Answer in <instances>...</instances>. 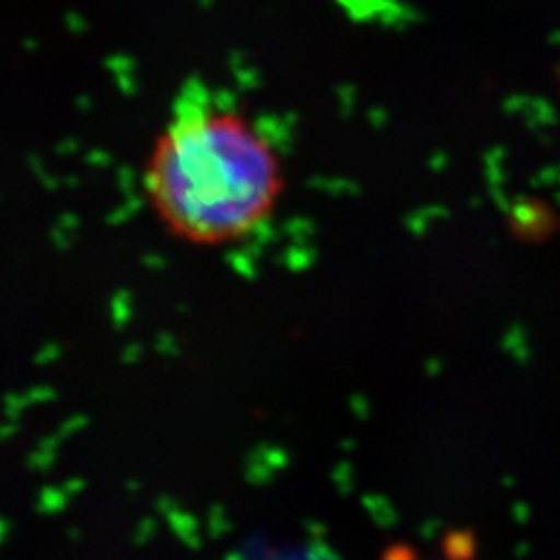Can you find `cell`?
Segmentation results:
<instances>
[{"label": "cell", "instance_id": "obj_1", "mask_svg": "<svg viewBox=\"0 0 560 560\" xmlns=\"http://www.w3.org/2000/svg\"><path fill=\"white\" fill-rule=\"evenodd\" d=\"M314 260H316V249L314 247H310V245L300 247V245H293V243L289 245V249L282 256L277 258L279 264H284L289 270H295V272L310 268Z\"/></svg>", "mask_w": 560, "mask_h": 560}, {"label": "cell", "instance_id": "obj_2", "mask_svg": "<svg viewBox=\"0 0 560 560\" xmlns=\"http://www.w3.org/2000/svg\"><path fill=\"white\" fill-rule=\"evenodd\" d=\"M67 492L60 488V490H55V488H42L40 490V499L36 502V513L38 515H50V513H59L65 509V504H67Z\"/></svg>", "mask_w": 560, "mask_h": 560}, {"label": "cell", "instance_id": "obj_3", "mask_svg": "<svg viewBox=\"0 0 560 560\" xmlns=\"http://www.w3.org/2000/svg\"><path fill=\"white\" fill-rule=\"evenodd\" d=\"M224 260H226V264H231L243 279L252 280L256 277L254 261H252L254 258H249L243 249H240V252H226V254H224Z\"/></svg>", "mask_w": 560, "mask_h": 560}, {"label": "cell", "instance_id": "obj_4", "mask_svg": "<svg viewBox=\"0 0 560 560\" xmlns=\"http://www.w3.org/2000/svg\"><path fill=\"white\" fill-rule=\"evenodd\" d=\"M166 521L171 525V529L177 534V536H185L189 532H196L198 529V521L194 520L189 513H183L180 509H175L166 515Z\"/></svg>", "mask_w": 560, "mask_h": 560}, {"label": "cell", "instance_id": "obj_5", "mask_svg": "<svg viewBox=\"0 0 560 560\" xmlns=\"http://www.w3.org/2000/svg\"><path fill=\"white\" fill-rule=\"evenodd\" d=\"M129 291L119 289L113 298V320H115V328L120 330L125 326V322L129 318Z\"/></svg>", "mask_w": 560, "mask_h": 560}, {"label": "cell", "instance_id": "obj_6", "mask_svg": "<svg viewBox=\"0 0 560 560\" xmlns=\"http://www.w3.org/2000/svg\"><path fill=\"white\" fill-rule=\"evenodd\" d=\"M245 480L249 481V483H268V481L272 480V467L266 460L247 463Z\"/></svg>", "mask_w": 560, "mask_h": 560}, {"label": "cell", "instance_id": "obj_7", "mask_svg": "<svg viewBox=\"0 0 560 560\" xmlns=\"http://www.w3.org/2000/svg\"><path fill=\"white\" fill-rule=\"evenodd\" d=\"M282 233H287L291 237H295V235H312V233H316V224L310 221V219L295 217V219H289V221L282 224Z\"/></svg>", "mask_w": 560, "mask_h": 560}, {"label": "cell", "instance_id": "obj_8", "mask_svg": "<svg viewBox=\"0 0 560 560\" xmlns=\"http://www.w3.org/2000/svg\"><path fill=\"white\" fill-rule=\"evenodd\" d=\"M256 196V185L245 177H237L233 183V201H249Z\"/></svg>", "mask_w": 560, "mask_h": 560}, {"label": "cell", "instance_id": "obj_9", "mask_svg": "<svg viewBox=\"0 0 560 560\" xmlns=\"http://www.w3.org/2000/svg\"><path fill=\"white\" fill-rule=\"evenodd\" d=\"M277 235L279 233L272 229V224L266 217H260V219L254 221V237L260 240L264 245H270L272 241L277 240Z\"/></svg>", "mask_w": 560, "mask_h": 560}, {"label": "cell", "instance_id": "obj_10", "mask_svg": "<svg viewBox=\"0 0 560 560\" xmlns=\"http://www.w3.org/2000/svg\"><path fill=\"white\" fill-rule=\"evenodd\" d=\"M25 405H27L25 395L21 397V395H15V393H9V395L4 397V416H7V420H18V418H20L21 409H23Z\"/></svg>", "mask_w": 560, "mask_h": 560}, {"label": "cell", "instance_id": "obj_11", "mask_svg": "<svg viewBox=\"0 0 560 560\" xmlns=\"http://www.w3.org/2000/svg\"><path fill=\"white\" fill-rule=\"evenodd\" d=\"M27 467L30 469H38V471H46L52 467V453L50 451H36L32 455H27Z\"/></svg>", "mask_w": 560, "mask_h": 560}, {"label": "cell", "instance_id": "obj_12", "mask_svg": "<svg viewBox=\"0 0 560 560\" xmlns=\"http://www.w3.org/2000/svg\"><path fill=\"white\" fill-rule=\"evenodd\" d=\"M189 233H191L196 240H214V237L219 235V229H217V224L201 219L198 224H194V226L189 229Z\"/></svg>", "mask_w": 560, "mask_h": 560}, {"label": "cell", "instance_id": "obj_13", "mask_svg": "<svg viewBox=\"0 0 560 560\" xmlns=\"http://www.w3.org/2000/svg\"><path fill=\"white\" fill-rule=\"evenodd\" d=\"M156 351L166 355V358H177L179 355V349H177V342L168 335V332H161L156 337Z\"/></svg>", "mask_w": 560, "mask_h": 560}, {"label": "cell", "instance_id": "obj_14", "mask_svg": "<svg viewBox=\"0 0 560 560\" xmlns=\"http://www.w3.org/2000/svg\"><path fill=\"white\" fill-rule=\"evenodd\" d=\"M310 557H316V559H339V555L335 550H330L320 538H314L310 544V550H307Z\"/></svg>", "mask_w": 560, "mask_h": 560}, {"label": "cell", "instance_id": "obj_15", "mask_svg": "<svg viewBox=\"0 0 560 560\" xmlns=\"http://www.w3.org/2000/svg\"><path fill=\"white\" fill-rule=\"evenodd\" d=\"M60 355L59 345L57 342H46L40 349V353L34 358L36 365H46L50 361L57 360Z\"/></svg>", "mask_w": 560, "mask_h": 560}, {"label": "cell", "instance_id": "obj_16", "mask_svg": "<svg viewBox=\"0 0 560 560\" xmlns=\"http://www.w3.org/2000/svg\"><path fill=\"white\" fill-rule=\"evenodd\" d=\"M372 517H374L376 525L382 527V529H386V527H390V525L397 523V513L390 509V504H388V506H382L376 513H372Z\"/></svg>", "mask_w": 560, "mask_h": 560}, {"label": "cell", "instance_id": "obj_17", "mask_svg": "<svg viewBox=\"0 0 560 560\" xmlns=\"http://www.w3.org/2000/svg\"><path fill=\"white\" fill-rule=\"evenodd\" d=\"M162 185H164V177H162L161 171H148L145 175H143V187L150 191V194H159L162 189Z\"/></svg>", "mask_w": 560, "mask_h": 560}, {"label": "cell", "instance_id": "obj_18", "mask_svg": "<svg viewBox=\"0 0 560 560\" xmlns=\"http://www.w3.org/2000/svg\"><path fill=\"white\" fill-rule=\"evenodd\" d=\"M55 397H57V395H55V390H52V388H48V386H34V388H30V390L25 393V399H27V402L52 400Z\"/></svg>", "mask_w": 560, "mask_h": 560}, {"label": "cell", "instance_id": "obj_19", "mask_svg": "<svg viewBox=\"0 0 560 560\" xmlns=\"http://www.w3.org/2000/svg\"><path fill=\"white\" fill-rule=\"evenodd\" d=\"M264 460H266L272 469H279V467H284V465L289 463V455H287L282 448L270 446V448H268V453H266V457H264Z\"/></svg>", "mask_w": 560, "mask_h": 560}, {"label": "cell", "instance_id": "obj_20", "mask_svg": "<svg viewBox=\"0 0 560 560\" xmlns=\"http://www.w3.org/2000/svg\"><path fill=\"white\" fill-rule=\"evenodd\" d=\"M119 189L125 194V198L133 196V171L129 166L119 168Z\"/></svg>", "mask_w": 560, "mask_h": 560}, {"label": "cell", "instance_id": "obj_21", "mask_svg": "<svg viewBox=\"0 0 560 560\" xmlns=\"http://www.w3.org/2000/svg\"><path fill=\"white\" fill-rule=\"evenodd\" d=\"M349 405H351V411L360 418V420H365L368 416H370V405H368V399L360 395V393H355V395H351V399H349Z\"/></svg>", "mask_w": 560, "mask_h": 560}, {"label": "cell", "instance_id": "obj_22", "mask_svg": "<svg viewBox=\"0 0 560 560\" xmlns=\"http://www.w3.org/2000/svg\"><path fill=\"white\" fill-rule=\"evenodd\" d=\"M88 423V418H83V416H73V418H69L67 421H62L60 423L59 436H67V434H71V432H75V430H80Z\"/></svg>", "mask_w": 560, "mask_h": 560}, {"label": "cell", "instance_id": "obj_23", "mask_svg": "<svg viewBox=\"0 0 560 560\" xmlns=\"http://www.w3.org/2000/svg\"><path fill=\"white\" fill-rule=\"evenodd\" d=\"M226 532H231V525L222 520V517H210L208 520V534H210V538H221L222 534H226Z\"/></svg>", "mask_w": 560, "mask_h": 560}, {"label": "cell", "instance_id": "obj_24", "mask_svg": "<svg viewBox=\"0 0 560 560\" xmlns=\"http://www.w3.org/2000/svg\"><path fill=\"white\" fill-rule=\"evenodd\" d=\"M185 208V231H189L194 224L203 219V210L206 208H198V206H183Z\"/></svg>", "mask_w": 560, "mask_h": 560}, {"label": "cell", "instance_id": "obj_25", "mask_svg": "<svg viewBox=\"0 0 560 560\" xmlns=\"http://www.w3.org/2000/svg\"><path fill=\"white\" fill-rule=\"evenodd\" d=\"M361 504L370 511V513H376L382 506H388V501L382 497V494H365L361 499Z\"/></svg>", "mask_w": 560, "mask_h": 560}, {"label": "cell", "instance_id": "obj_26", "mask_svg": "<svg viewBox=\"0 0 560 560\" xmlns=\"http://www.w3.org/2000/svg\"><path fill=\"white\" fill-rule=\"evenodd\" d=\"M50 240L55 241L57 249L65 252L69 247V237H67V229H62L60 224H57L55 229H50Z\"/></svg>", "mask_w": 560, "mask_h": 560}, {"label": "cell", "instance_id": "obj_27", "mask_svg": "<svg viewBox=\"0 0 560 560\" xmlns=\"http://www.w3.org/2000/svg\"><path fill=\"white\" fill-rule=\"evenodd\" d=\"M156 201H159V206H161L162 210H166L168 206H173V203H175V200H173V189L168 187V183H166V180H164L161 191L156 194Z\"/></svg>", "mask_w": 560, "mask_h": 560}, {"label": "cell", "instance_id": "obj_28", "mask_svg": "<svg viewBox=\"0 0 560 560\" xmlns=\"http://www.w3.org/2000/svg\"><path fill=\"white\" fill-rule=\"evenodd\" d=\"M140 345H138V342H131V345L125 347L120 360H122V363H133V361H138V358H140Z\"/></svg>", "mask_w": 560, "mask_h": 560}, {"label": "cell", "instance_id": "obj_29", "mask_svg": "<svg viewBox=\"0 0 560 560\" xmlns=\"http://www.w3.org/2000/svg\"><path fill=\"white\" fill-rule=\"evenodd\" d=\"M264 247H266V245H264L260 240H254L247 241V243H245L241 249H243V252H245L249 258H258L261 252H264Z\"/></svg>", "mask_w": 560, "mask_h": 560}, {"label": "cell", "instance_id": "obj_30", "mask_svg": "<svg viewBox=\"0 0 560 560\" xmlns=\"http://www.w3.org/2000/svg\"><path fill=\"white\" fill-rule=\"evenodd\" d=\"M332 480L340 483V481L351 480V465L349 463H339L332 471Z\"/></svg>", "mask_w": 560, "mask_h": 560}, {"label": "cell", "instance_id": "obj_31", "mask_svg": "<svg viewBox=\"0 0 560 560\" xmlns=\"http://www.w3.org/2000/svg\"><path fill=\"white\" fill-rule=\"evenodd\" d=\"M268 448H270V444H266V442L256 444V448H254L252 453H247V459H245V463H258V460H264L266 453H268Z\"/></svg>", "mask_w": 560, "mask_h": 560}, {"label": "cell", "instance_id": "obj_32", "mask_svg": "<svg viewBox=\"0 0 560 560\" xmlns=\"http://www.w3.org/2000/svg\"><path fill=\"white\" fill-rule=\"evenodd\" d=\"M143 261V266L145 268H152V270H162V268H166V260L161 258V256H156V254H148V256H143L141 258Z\"/></svg>", "mask_w": 560, "mask_h": 560}, {"label": "cell", "instance_id": "obj_33", "mask_svg": "<svg viewBox=\"0 0 560 560\" xmlns=\"http://www.w3.org/2000/svg\"><path fill=\"white\" fill-rule=\"evenodd\" d=\"M154 509H156L159 513H162V515H168L171 511H175V509H177V504L171 501L168 497H159V499L154 501Z\"/></svg>", "mask_w": 560, "mask_h": 560}, {"label": "cell", "instance_id": "obj_34", "mask_svg": "<svg viewBox=\"0 0 560 560\" xmlns=\"http://www.w3.org/2000/svg\"><path fill=\"white\" fill-rule=\"evenodd\" d=\"M129 217H131V212L122 206L119 210H113V212L106 217V222H108V224H119V222L125 221V219H129Z\"/></svg>", "mask_w": 560, "mask_h": 560}, {"label": "cell", "instance_id": "obj_35", "mask_svg": "<svg viewBox=\"0 0 560 560\" xmlns=\"http://www.w3.org/2000/svg\"><path fill=\"white\" fill-rule=\"evenodd\" d=\"M345 189H347V179H328L326 191H328L330 196H340Z\"/></svg>", "mask_w": 560, "mask_h": 560}, {"label": "cell", "instance_id": "obj_36", "mask_svg": "<svg viewBox=\"0 0 560 560\" xmlns=\"http://www.w3.org/2000/svg\"><path fill=\"white\" fill-rule=\"evenodd\" d=\"M59 224L67 231H73V229H78V217L71 212H62L59 217Z\"/></svg>", "mask_w": 560, "mask_h": 560}, {"label": "cell", "instance_id": "obj_37", "mask_svg": "<svg viewBox=\"0 0 560 560\" xmlns=\"http://www.w3.org/2000/svg\"><path fill=\"white\" fill-rule=\"evenodd\" d=\"M189 550H200L201 540L200 536H196V532H189V534H185V536H180L179 538Z\"/></svg>", "mask_w": 560, "mask_h": 560}, {"label": "cell", "instance_id": "obj_38", "mask_svg": "<svg viewBox=\"0 0 560 560\" xmlns=\"http://www.w3.org/2000/svg\"><path fill=\"white\" fill-rule=\"evenodd\" d=\"M305 529L312 534V538H322L324 536V525L318 521L305 520L303 521Z\"/></svg>", "mask_w": 560, "mask_h": 560}, {"label": "cell", "instance_id": "obj_39", "mask_svg": "<svg viewBox=\"0 0 560 560\" xmlns=\"http://www.w3.org/2000/svg\"><path fill=\"white\" fill-rule=\"evenodd\" d=\"M154 529H156V523H154V520H150V517H145V520L140 521V527H138V532L140 534H143V536H152L154 534Z\"/></svg>", "mask_w": 560, "mask_h": 560}, {"label": "cell", "instance_id": "obj_40", "mask_svg": "<svg viewBox=\"0 0 560 560\" xmlns=\"http://www.w3.org/2000/svg\"><path fill=\"white\" fill-rule=\"evenodd\" d=\"M81 488H83V481L78 480V478L67 480L62 483V490H65L67 494H75V492H80Z\"/></svg>", "mask_w": 560, "mask_h": 560}, {"label": "cell", "instance_id": "obj_41", "mask_svg": "<svg viewBox=\"0 0 560 560\" xmlns=\"http://www.w3.org/2000/svg\"><path fill=\"white\" fill-rule=\"evenodd\" d=\"M59 434L57 436H48V439H42L40 441V448L42 451H55L57 448V444H59Z\"/></svg>", "mask_w": 560, "mask_h": 560}, {"label": "cell", "instance_id": "obj_42", "mask_svg": "<svg viewBox=\"0 0 560 560\" xmlns=\"http://www.w3.org/2000/svg\"><path fill=\"white\" fill-rule=\"evenodd\" d=\"M141 206H143V201H141L138 196H129V198H127V203H125V208H127L131 214H136V212L140 210Z\"/></svg>", "mask_w": 560, "mask_h": 560}, {"label": "cell", "instance_id": "obj_43", "mask_svg": "<svg viewBox=\"0 0 560 560\" xmlns=\"http://www.w3.org/2000/svg\"><path fill=\"white\" fill-rule=\"evenodd\" d=\"M15 432H18V425H15L13 421H9V423H4V425L0 428V439L7 441V439H9L11 434H15Z\"/></svg>", "mask_w": 560, "mask_h": 560}, {"label": "cell", "instance_id": "obj_44", "mask_svg": "<svg viewBox=\"0 0 560 560\" xmlns=\"http://www.w3.org/2000/svg\"><path fill=\"white\" fill-rule=\"evenodd\" d=\"M88 162L90 164H108V156L102 154V152H90L88 154Z\"/></svg>", "mask_w": 560, "mask_h": 560}, {"label": "cell", "instance_id": "obj_45", "mask_svg": "<svg viewBox=\"0 0 560 560\" xmlns=\"http://www.w3.org/2000/svg\"><path fill=\"white\" fill-rule=\"evenodd\" d=\"M395 557H411V552L402 550V548H390L384 552V559H395Z\"/></svg>", "mask_w": 560, "mask_h": 560}, {"label": "cell", "instance_id": "obj_46", "mask_svg": "<svg viewBox=\"0 0 560 560\" xmlns=\"http://www.w3.org/2000/svg\"><path fill=\"white\" fill-rule=\"evenodd\" d=\"M326 185H328V179H324V177H310V179H307V187H318V189H326Z\"/></svg>", "mask_w": 560, "mask_h": 560}, {"label": "cell", "instance_id": "obj_47", "mask_svg": "<svg viewBox=\"0 0 560 560\" xmlns=\"http://www.w3.org/2000/svg\"><path fill=\"white\" fill-rule=\"evenodd\" d=\"M42 185L46 187V189H57L59 187V179H55V177H48V175H44L40 177Z\"/></svg>", "mask_w": 560, "mask_h": 560}, {"label": "cell", "instance_id": "obj_48", "mask_svg": "<svg viewBox=\"0 0 560 560\" xmlns=\"http://www.w3.org/2000/svg\"><path fill=\"white\" fill-rule=\"evenodd\" d=\"M337 486H339L340 497H349V494H351V490H353V486H351V480L340 481V483H337Z\"/></svg>", "mask_w": 560, "mask_h": 560}, {"label": "cell", "instance_id": "obj_49", "mask_svg": "<svg viewBox=\"0 0 560 560\" xmlns=\"http://www.w3.org/2000/svg\"><path fill=\"white\" fill-rule=\"evenodd\" d=\"M349 196H360V185L355 180H347V189H345Z\"/></svg>", "mask_w": 560, "mask_h": 560}, {"label": "cell", "instance_id": "obj_50", "mask_svg": "<svg viewBox=\"0 0 560 560\" xmlns=\"http://www.w3.org/2000/svg\"><path fill=\"white\" fill-rule=\"evenodd\" d=\"M30 166L34 168V173L38 175V177H44V171H42V164L36 156H30Z\"/></svg>", "mask_w": 560, "mask_h": 560}, {"label": "cell", "instance_id": "obj_51", "mask_svg": "<svg viewBox=\"0 0 560 560\" xmlns=\"http://www.w3.org/2000/svg\"><path fill=\"white\" fill-rule=\"evenodd\" d=\"M145 541H148V536H143V534H140V532H138V534L131 538V544H133V546H138V548L145 546Z\"/></svg>", "mask_w": 560, "mask_h": 560}, {"label": "cell", "instance_id": "obj_52", "mask_svg": "<svg viewBox=\"0 0 560 560\" xmlns=\"http://www.w3.org/2000/svg\"><path fill=\"white\" fill-rule=\"evenodd\" d=\"M407 224L411 226V231H416V233H421V221H418L416 217H409V219H407Z\"/></svg>", "mask_w": 560, "mask_h": 560}, {"label": "cell", "instance_id": "obj_53", "mask_svg": "<svg viewBox=\"0 0 560 560\" xmlns=\"http://www.w3.org/2000/svg\"><path fill=\"white\" fill-rule=\"evenodd\" d=\"M434 527H436L434 523H428V525H423V529H421V536H423V538H430V536L434 534Z\"/></svg>", "mask_w": 560, "mask_h": 560}, {"label": "cell", "instance_id": "obj_54", "mask_svg": "<svg viewBox=\"0 0 560 560\" xmlns=\"http://www.w3.org/2000/svg\"><path fill=\"white\" fill-rule=\"evenodd\" d=\"M7 532H9V521L0 520V541H4V538H7Z\"/></svg>", "mask_w": 560, "mask_h": 560}, {"label": "cell", "instance_id": "obj_55", "mask_svg": "<svg viewBox=\"0 0 560 560\" xmlns=\"http://www.w3.org/2000/svg\"><path fill=\"white\" fill-rule=\"evenodd\" d=\"M222 511L224 509H222L221 504H212L210 506V517H222Z\"/></svg>", "mask_w": 560, "mask_h": 560}, {"label": "cell", "instance_id": "obj_56", "mask_svg": "<svg viewBox=\"0 0 560 560\" xmlns=\"http://www.w3.org/2000/svg\"><path fill=\"white\" fill-rule=\"evenodd\" d=\"M67 538H69V540H78V538H80L78 527H69V529H67Z\"/></svg>", "mask_w": 560, "mask_h": 560}, {"label": "cell", "instance_id": "obj_57", "mask_svg": "<svg viewBox=\"0 0 560 560\" xmlns=\"http://www.w3.org/2000/svg\"><path fill=\"white\" fill-rule=\"evenodd\" d=\"M293 245L305 247V245H307V235H295V237H293Z\"/></svg>", "mask_w": 560, "mask_h": 560}, {"label": "cell", "instance_id": "obj_58", "mask_svg": "<svg viewBox=\"0 0 560 560\" xmlns=\"http://www.w3.org/2000/svg\"><path fill=\"white\" fill-rule=\"evenodd\" d=\"M340 448L342 451H351V448H355V442L351 441V439H345V441L340 442Z\"/></svg>", "mask_w": 560, "mask_h": 560}, {"label": "cell", "instance_id": "obj_59", "mask_svg": "<svg viewBox=\"0 0 560 560\" xmlns=\"http://www.w3.org/2000/svg\"><path fill=\"white\" fill-rule=\"evenodd\" d=\"M224 559H226V560L243 559V555H241L240 550H231V552H226V555H224Z\"/></svg>", "mask_w": 560, "mask_h": 560}, {"label": "cell", "instance_id": "obj_60", "mask_svg": "<svg viewBox=\"0 0 560 560\" xmlns=\"http://www.w3.org/2000/svg\"><path fill=\"white\" fill-rule=\"evenodd\" d=\"M140 490V483L136 480L127 481V492H138Z\"/></svg>", "mask_w": 560, "mask_h": 560}, {"label": "cell", "instance_id": "obj_61", "mask_svg": "<svg viewBox=\"0 0 560 560\" xmlns=\"http://www.w3.org/2000/svg\"><path fill=\"white\" fill-rule=\"evenodd\" d=\"M71 150H75V143L73 141H69V143H62L59 148V152H71Z\"/></svg>", "mask_w": 560, "mask_h": 560}, {"label": "cell", "instance_id": "obj_62", "mask_svg": "<svg viewBox=\"0 0 560 560\" xmlns=\"http://www.w3.org/2000/svg\"><path fill=\"white\" fill-rule=\"evenodd\" d=\"M62 180H65V185H67V187H75V185L80 183V179H78V177H67V179Z\"/></svg>", "mask_w": 560, "mask_h": 560}, {"label": "cell", "instance_id": "obj_63", "mask_svg": "<svg viewBox=\"0 0 560 560\" xmlns=\"http://www.w3.org/2000/svg\"><path fill=\"white\" fill-rule=\"evenodd\" d=\"M177 312H179V314H185V312H187V305H185V303H179V305H177Z\"/></svg>", "mask_w": 560, "mask_h": 560}]
</instances>
